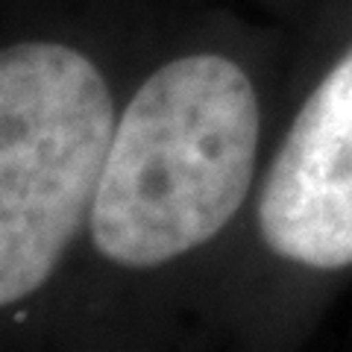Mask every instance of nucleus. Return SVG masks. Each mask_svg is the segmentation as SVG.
Returning <instances> with one entry per match:
<instances>
[{
  "mask_svg": "<svg viewBox=\"0 0 352 352\" xmlns=\"http://www.w3.org/2000/svg\"><path fill=\"white\" fill-rule=\"evenodd\" d=\"M352 273V38L279 100L267 162L197 326L279 344L305 326L329 282Z\"/></svg>",
  "mask_w": 352,
  "mask_h": 352,
  "instance_id": "7ed1b4c3",
  "label": "nucleus"
},
{
  "mask_svg": "<svg viewBox=\"0 0 352 352\" xmlns=\"http://www.w3.org/2000/svg\"><path fill=\"white\" fill-rule=\"evenodd\" d=\"M279 38L173 3L124 97L53 352H135L197 326L256 197L279 115Z\"/></svg>",
  "mask_w": 352,
  "mask_h": 352,
  "instance_id": "f257e3e1",
  "label": "nucleus"
},
{
  "mask_svg": "<svg viewBox=\"0 0 352 352\" xmlns=\"http://www.w3.org/2000/svg\"><path fill=\"white\" fill-rule=\"evenodd\" d=\"M176 0H0V352L53 349L141 59Z\"/></svg>",
  "mask_w": 352,
  "mask_h": 352,
  "instance_id": "f03ea898",
  "label": "nucleus"
}]
</instances>
